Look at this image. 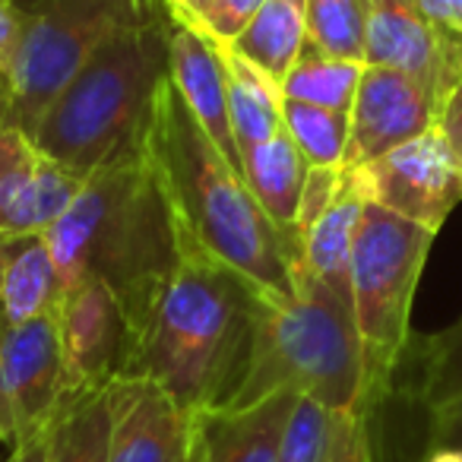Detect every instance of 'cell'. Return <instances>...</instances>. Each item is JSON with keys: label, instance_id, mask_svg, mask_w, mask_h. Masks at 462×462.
<instances>
[{"label": "cell", "instance_id": "4dcf8cb0", "mask_svg": "<svg viewBox=\"0 0 462 462\" xmlns=\"http://www.w3.org/2000/svg\"><path fill=\"white\" fill-rule=\"evenodd\" d=\"M20 39V14L14 0H0V70H7Z\"/></svg>", "mask_w": 462, "mask_h": 462}, {"label": "cell", "instance_id": "603a6c76", "mask_svg": "<svg viewBox=\"0 0 462 462\" xmlns=\"http://www.w3.org/2000/svg\"><path fill=\"white\" fill-rule=\"evenodd\" d=\"M308 42V0H266L254 23L231 42V51L282 83Z\"/></svg>", "mask_w": 462, "mask_h": 462}, {"label": "cell", "instance_id": "3957f363", "mask_svg": "<svg viewBox=\"0 0 462 462\" xmlns=\"http://www.w3.org/2000/svg\"><path fill=\"white\" fill-rule=\"evenodd\" d=\"M45 235L64 291L83 279H98L115 291L136 352L178 260V231L146 149L96 168Z\"/></svg>", "mask_w": 462, "mask_h": 462}, {"label": "cell", "instance_id": "7402d4cb", "mask_svg": "<svg viewBox=\"0 0 462 462\" xmlns=\"http://www.w3.org/2000/svg\"><path fill=\"white\" fill-rule=\"evenodd\" d=\"M222 60L225 79H228L231 130H235L238 152L245 155L285 130L282 92H279L276 79H270L263 70H257L245 58H238L228 45H222Z\"/></svg>", "mask_w": 462, "mask_h": 462}, {"label": "cell", "instance_id": "83f0119b", "mask_svg": "<svg viewBox=\"0 0 462 462\" xmlns=\"http://www.w3.org/2000/svg\"><path fill=\"white\" fill-rule=\"evenodd\" d=\"M418 10L440 45L453 96V89L462 83V0H418Z\"/></svg>", "mask_w": 462, "mask_h": 462}, {"label": "cell", "instance_id": "30bf717a", "mask_svg": "<svg viewBox=\"0 0 462 462\" xmlns=\"http://www.w3.org/2000/svg\"><path fill=\"white\" fill-rule=\"evenodd\" d=\"M64 399L86 396L127 377L134 365V333L115 291L98 279H83L58 304Z\"/></svg>", "mask_w": 462, "mask_h": 462}, {"label": "cell", "instance_id": "ac0fdd59", "mask_svg": "<svg viewBox=\"0 0 462 462\" xmlns=\"http://www.w3.org/2000/svg\"><path fill=\"white\" fill-rule=\"evenodd\" d=\"M60 273L45 231L0 238V327H20L58 314Z\"/></svg>", "mask_w": 462, "mask_h": 462}, {"label": "cell", "instance_id": "ba28073f", "mask_svg": "<svg viewBox=\"0 0 462 462\" xmlns=\"http://www.w3.org/2000/svg\"><path fill=\"white\" fill-rule=\"evenodd\" d=\"M352 178L365 190L367 203L383 206L434 235L462 199V162L440 127L352 168Z\"/></svg>", "mask_w": 462, "mask_h": 462}, {"label": "cell", "instance_id": "8d00e7d4", "mask_svg": "<svg viewBox=\"0 0 462 462\" xmlns=\"http://www.w3.org/2000/svg\"><path fill=\"white\" fill-rule=\"evenodd\" d=\"M0 449H4V440H0ZM0 459H4V456H0Z\"/></svg>", "mask_w": 462, "mask_h": 462}, {"label": "cell", "instance_id": "e0dca14e", "mask_svg": "<svg viewBox=\"0 0 462 462\" xmlns=\"http://www.w3.org/2000/svg\"><path fill=\"white\" fill-rule=\"evenodd\" d=\"M295 393H276L247 409L197 415V462H279Z\"/></svg>", "mask_w": 462, "mask_h": 462}, {"label": "cell", "instance_id": "9c48e42d", "mask_svg": "<svg viewBox=\"0 0 462 462\" xmlns=\"http://www.w3.org/2000/svg\"><path fill=\"white\" fill-rule=\"evenodd\" d=\"M64 399L58 314L0 327V440L7 449L48 434Z\"/></svg>", "mask_w": 462, "mask_h": 462}, {"label": "cell", "instance_id": "d6986e66", "mask_svg": "<svg viewBox=\"0 0 462 462\" xmlns=\"http://www.w3.org/2000/svg\"><path fill=\"white\" fill-rule=\"evenodd\" d=\"M279 462H374L371 411H339L298 396Z\"/></svg>", "mask_w": 462, "mask_h": 462}, {"label": "cell", "instance_id": "2e32d148", "mask_svg": "<svg viewBox=\"0 0 462 462\" xmlns=\"http://www.w3.org/2000/svg\"><path fill=\"white\" fill-rule=\"evenodd\" d=\"M365 64L393 67L418 77L443 105L449 98V79L434 32L424 23L418 0H367V54Z\"/></svg>", "mask_w": 462, "mask_h": 462}, {"label": "cell", "instance_id": "d6a6232c", "mask_svg": "<svg viewBox=\"0 0 462 462\" xmlns=\"http://www.w3.org/2000/svg\"><path fill=\"white\" fill-rule=\"evenodd\" d=\"M162 4H165V10H168V16H171V20L199 26V23L206 20V14L212 10V4H216V0H162Z\"/></svg>", "mask_w": 462, "mask_h": 462}, {"label": "cell", "instance_id": "9a60e30c", "mask_svg": "<svg viewBox=\"0 0 462 462\" xmlns=\"http://www.w3.org/2000/svg\"><path fill=\"white\" fill-rule=\"evenodd\" d=\"M168 77H171L178 96L197 117L203 134L216 143V149L241 168V152L231 130L228 111V79H225L222 45L193 23H180L168 16Z\"/></svg>", "mask_w": 462, "mask_h": 462}, {"label": "cell", "instance_id": "8992f818", "mask_svg": "<svg viewBox=\"0 0 462 462\" xmlns=\"http://www.w3.org/2000/svg\"><path fill=\"white\" fill-rule=\"evenodd\" d=\"M434 238V231L383 206H365L352 254V308L365 348L371 415L390 399L393 377L411 342V301Z\"/></svg>", "mask_w": 462, "mask_h": 462}, {"label": "cell", "instance_id": "277c9868", "mask_svg": "<svg viewBox=\"0 0 462 462\" xmlns=\"http://www.w3.org/2000/svg\"><path fill=\"white\" fill-rule=\"evenodd\" d=\"M168 79V10L115 32L60 89L35 130V146L79 174L143 152L159 89Z\"/></svg>", "mask_w": 462, "mask_h": 462}, {"label": "cell", "instance_id": "5bb4252c", "mask_svg": "<svg viewBox=\"0 0 462 462\" xmlns=\"http://www.w3.org/2000/svg\"><path fill=\"white\" fill-rule=\"evenodd\" d=\"M393 393H402L424 415L428 449H462V320L430 336H411Z\"/></svg>", "mask_w": 462, "mask_h": 462}, {"label": "cell", "instance_id": "4316f807", "mask_svg": "<svg viewBox=\"0 0 462 462\" xmlns=\"http://www.w3.org/2000/svg\"><path fill=\"white\" fill-rule=\"evenodd\" d=\"M285 134L310 168H342L348 149V115L282 98Z\"/></svg>", "mask_w": 462, "mask_h": 462}, {"label": "cell", "instance_id": "d4e9b609", "mask_svg": "<svg viewBox=\"0 0 462 462\" xmlns=\"http://www.w3.org/2000/svg\"><path fill=\"white\" fill-rule=\"evenodd\" d=\"M361 73H365V64H358V60L327 58V54L304 45L298 60L291 64V70L279 83V92L289 102H301V105H314V108H329L348 115L355 102V92H358Z\"/></svg>", "mask_w": 462, "mask_h": 462}, {"label": "cell", "instance_id": "52a82bcc", "mask_svg": "<svg viewBox=\"0 0 462 462\" xmlns=\"http://www.w3.org/2000/svg\"><path fill=\"white\" fill-rule=\"evenodd\" d=\"M20 39L7 77V127L35 136L42 117L77 70L121 29L159 14L162 0H14Z\"/></svg>", "mask_w": 462, "mask_h": 462}, {"label": "cell", "instance_id": "7a4b0ae2", "mask_svg": "<svg viewBox=\"0 0 462 462\" xmlns=\"http://www.w3.org/2000/svg\"><path fill=\"white\" fill-rule=\"evenodd\" d=\"M143 149L174 222L203 251L270 295L295 291L301 235L266 216L245 174L203 134L171 77L159 89Z\"/></svg>", "mask_w": 462, "mask_h": 462}, {"label": "cell", "instance_id": "e575fe53", "mask_svg": "<svg viewBox=\"0 0 462 462\" xmlns=\"http://www.w3.org/2000/svg\"><path fill=\"white\" fill-rule=\"evenodd\" d=\"M10 102H14V89H10V77H7V70H0V127H7Z\"/></svg>", "mask_w": 462, "mask_h": 462}, {"label": "cell", "instance_id": "cb8c5ba5", "mask_svg": "<svg viewBox=\"0 0 462 462\" xmlns=\"http://www.w3.org/2000/svg\"><path fill=\"white\" fill-rule=\"evenodd\" d=\"M111 418V386L60 399L48 428V462H108Z\"/></svg>", "mask_w": 462, "mask_h": 462}, {"label": "cell", "instance_id": "5b68a950", "mask_svg": "<svg viewBox=\"0 0 462 462\" xmlns=\"http://www.w3.org/2000/svg\"><path fill=\"white\" fill-rule=\"evenodd\" d=\"M295 393L327 409H367V374L355 308L301 263L291 295H263L247 371L225 409Z\"/></svg>", "mask_w": 462, "mask_h": 462}, {"label": "cell", "instance_id": "7c38bea8", "mask_svg": "<svg viewBox=\"0 0 462 462\" xmlns=\"http://www.w3.org/2000/svg\"><path fill=\"white\" fill-rule=\"evenodd\" d=\"M86 178L42 152L29 134L0 127V238L48 231L73 206Z\"/></svg>", "mask_w": 462, "mask_h": 462}, {"label": "cell", "instance_id": "484cf974", "mask_svg": "<svg viewBox=\"0 0 462 462\" xmlns=\"http://www.w3.org/2000/svg\"><path fill=\"white\" fill-rule=\"evenodd\" d=\"M308 48L365 64L367 0H308Z\"/></svg>", "mask_w": 462, "mask_h": 462}, {"label": "cell", "instance_id": "836d02e7", "mask_svg": "<svg viewBox=\"0 0 462 462\" xmlns=\"http://www.w3.org/2000/svg\"><path fill=\"white\" fill-rule=\"evenodd\" d=\"M4 462H48V434L32 443H23V447L10 449Z\"/></svg>", "mask_w": 462, "mask_h": 462}, {"label": "cell", "instance_id": "8fae6325", "mask_svg": "<svg viewBox=\"0 0 462 462\" xmlns=\"http://www.w3.org/2000/svg\"><path fill=\"white\" fill-rule=\"evenodd\" d=\"M440 127V102L428 83L393 67L365 64L352 111H348V149L342 168H361L415 136Z\"/></svg>", "mask_w": 462, "mask_h": 462}, {"label": "cell", "instance_id": "4fadbf2b", "mask_svg": "<svg viewBox=\"0 0 462 462\" xmlns=\"http://www.w3.org/2000/svg\"><path fill=\"white\" fill-rule=\"evenodd\" d=\"M108 462H197V415L146 377L111 383Z\"/></svg>", "mask_w": 462, "mask_h": 462}, {"label": "cell", "instance_id": "44dd1931", "mask_svg": "<svg viewBox=\"0 0 462 462\" xmlns=\"http://www.w3.org/2000/svg\"><path fill=\"white\" fill-rule=\"evenodd\" d=\"M241 168H245V180L263 212L279 225L282 231H295L298 235V209H301V193L308 184L310 165L291 136L276 134L270 143L251 149L241 155Z\"/></svg>", "mask_w": 462, "mask_h": 462}, {"label": "cell", "instance_id": "f546056e", "mask_svg": "<svg viewBox=\"0 0 462 462\" xmlns=\"http://www.w3.org/2000/svg\"><path fill=\"white\" fill-rule=\"evenodd\" d=\"M339 187H342V168H310L308 184H304L301 193V209H298V235H304L323 216V209L339 193Z\"/></svg>", "mask_w": 462, "mask_h": 462}, {"label": "cell", "instance_id": "f1b7e54d", "mask_svg": "<svg viewBox=\"0 0 462 462\" xmlns=\"http://www.w3.org/2000/svg\"><path fill=\"white\" fill-rule=\"evenodd\" d=\"M266 0H216L212 10L206 14V20L199 23L209 39H216L218 45H231L247 26L254 23V16L263 10Z\"/></svg>", "mask_w": 462, "mask_h": 462}, {"label": "cell", "instance_id": "d590c367", "mask_svg": "<svg viewBox=\"0 0 462 462\" xmlns=\"http://www.w3.org/2000/svg\"><path fill=\"white\" fill-rule=\"evenodd\" d=\"M421 462H462V449H449V447L428 449Z\"/></svg>", "mask_w": 462, "mask_h": 462}, {"label": "cell", "instance_id": "6da1fadb", "mask_svg": "<svg viewBox=\"0 0 462 462\" xmlns=\"http://www.w3.org/2000/svg\"><path fill=\"white\" fill-rule=\"evenodd\" d=\"M174 231L178 260L136 339L127 377L152 380L199 415L225 409L238 390L266 291L203 251L178 222Z\"/></svg>", "mask_w": 462, "mask_h": 462}, {"label": "cell", "instance_id": "1f68e13d", "mask_svg": "<svg viewBox=\"0 0 462 462\" xmlns=\"http://www.w3.org/2000/svg\"><path fill=\"white\" fill-rule=\"evenodd\" d=\"M440 130L447 134L449 146H453V152L459 155V162H462V83L456 86L453 96H449L447 105H443Z\"/></svg>", "mask_w": 462, "mask_h": 462}, {"label": "cell", "instance_id": "ffe728a7", "mask_svg": "<svg viewBox=\"0 0 462 462\" xmlns=\"http://www.w3.org/2000/svg\"><path fill=\"white\" fill-rule=\"evenodd\" d=\"M365 206V190L352 178V171L342 168L339 193L323 209V216L301 235V266L346 301H352V254Z\"/></svg>", "mask_w": 462, "mask_h": 462}, {"label": "cell", "instance_id": "74e56055", "mask_svg": "<svg viewBox=\"0 0 462 462\" xmlns=\"http://www.w3.org/2000/svg\"><path fill=\"white\" fill-rule=\"evenodd\" d=\"M4 459H7V456H4ZM4 459H0V462H4Z\"/></svg>", "mask_w": 462, "mask_h": 462}]
</instances>
